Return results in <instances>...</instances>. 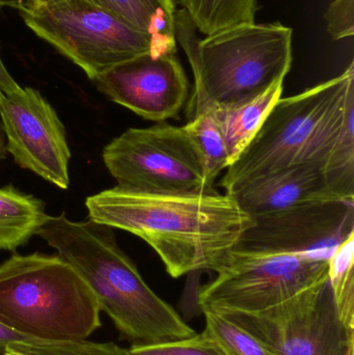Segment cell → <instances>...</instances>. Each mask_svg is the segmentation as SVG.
<instances>
[{"label": "cell", "mask_w": 354, "mask_h": 355, "mask_svg": "<svg viewBox=\"0 0 354 355\" xmlns=\"http://www.w3.org/2000/svg\"><path fill=\"white\" fill-rule=\"evenodd\" d=\"M202 288V311L255 313L328 281V260L308 254L236 248Z\"/></svg>", "instance_id": "7"}, {"label": "cell", "mask_w": 354, "mask_h": 355, "mask_svg": "<svg viewBox=\"0 0 354 355\" xmlns=\"http://www.w3.org/2000/svg\"><path fill=\"white\" fill-rule=\"evenodd\" d=\"M37 235L87 282L101 311L134 345L177 341L197 334L143 281L112 227L89 217L72 221L62 213L48 217Z\"/></svg>", "instance_id": "2"}, {"label": "cell", "mask_w": 354, "mask_h": 355, "mask_svg": "<svg viewBox=\"0 0 354 355\" xmlns=\"http://www.w3.org/2000/svg\"><path fill=\"white\" fill-rule=\"evenodd\" d=\"M33 0H0V8H10L18 10H29Z\"/></svg>", "instance_id": "27"}, {"label": "cell", "mask_w": 354, "mask_h": 355, "mask_svg": "<svg viewBox=\"0 0 354 355\" xmlns=\"http://www.w3.org/2000/svg\"><path fill=\"white\" fill-rule=\"evenodd\" d=\"M253 219L255 223L243 234L237 248L330 260L354 234V202H313Z\"/></svg>", "instance_id": "11"}, {"label": "cell", "mask_w": 354, "mask_h": 355, "mask_svg": "<svg viewBox=\"0 0 354 355\" xmlns=\"http://www.w3.org/2000/svg\"><path fill=\"white\" fill-rule=\"evenodd\" d=\"M19 14L28 28L91 81L127 60L152 52L149 35L94 0H58Z\"/></svg>", "instance_id": "6"}, {"label": "cell", "mask_w": 354, "mask_h": 355, "mask_svg": "<svg viewBox=\"0 0 354 355\" xmlns=\"http://www.w3.org/2000/svg\"><path fill=\"white\" fill-rule=\"evenodd\" d=\"M58 1V0H33L31 1V8L29 10H33V8H42V6H47V4L53 3V2Z\"/></svg>", "instance_id": "29"}, {"label": "cell", "mask_w": 354, "mask_h": 355, "mask_svg": "<svg viewBox=\"0 0 354 355\" xmlns=\"http://www.w3.org/2000/svg\"><path fill=\"white\" fill-rule=\"evenodd\" d=\"M324 17L328 33L334 41L354 35V0H335Z\"/></svg>", "instance_id": "24"}, {"label": "cell", "mask_w": 354, "mask_h": 355, "mask_svg": "<svg viewBox=\"0 0 354 355\" xmlns=\"http://www.w3.org/2000/svg\"><path fill=\"white\" fill-rule=\"evenodd\" d=\"M20 89V85L10 76V72L2 62L1 55H0V95H10V94L16 93Z\"/></svg>", "instance_id": "26"}, {"label": "cell", "mask_w": 354, "mask_h": 355, "mask_svg": "<svg viewBox=\"0 0 354 355\" xmlns=\"http://www.w3.org/2000/svg\"><path fill=\"white\" fill-rule=\"evenodd\" d=\"M8 152L6 148V137H4L3 128H2L1 120H0V160L6 159Z\"/></svg>", "instance_id": "28"}, {"label": "cell", "mask_w": 354, "mask_h": 355, "mask_svg": "<svg viewBox=\"0 0 354 355\" xmlns=\"http://www.w3.org/2000/svg\"><path fill=\"white\" fill-rule=\"evenodd\" d=\"M93 290L58 254H12L0 264V323L37 341H82L101 327Z\"/></svg>", "instance_id": "5"}, {"label": "cell", "mask_w": 354, "mask_h": 355, "mask_svg": "<svg viewBox=\"0 0 354 355\" xmlns=\"http://www.w3.org/2000/svg\"><path fill=\"white\" fill-rule=\"evenodd\" d=\"M206 329L227 355H269L255 337L218 313L203 311Z\"/></svg>", "instance_id": "21"}, {"label": "cell", "mask_w": 354, "mask_h": 355, "mask_svg": "<svg viewBox=\"0 0 354 355\" xmlns=\"http://www.w3.org/2000/svg\"><path fill=\"white\" fill-rule=\"evenodd\" d=\"M48 217L43 200L12 186L0 187V250L15 252L25 245Z\"/></svg>", "instance_id": "16"}, {"label": "cell", "mask_w": 354, "mask_h": 355, "mask_svg": "<svg viewBox=\"0 0 354 355\" xmlns=\"http://www.w3.org/2000/svg\"><path fill=\"white\" fill-rule=\"evenodd\" d=\"M191 119L183 126L201 159L206 179L213 185L216 178L230 166V157L218 119L209 107L191 110Z\"/></svg>", "instance_id": "18"}, {"label": "cell", "mask_w": 354, "mask_h": 355, "mask_svg": "<svg viewBox=\"0 0 354 355\" xmlns=\"http://www.w3.org/2000/svg\"><path fill=\"white\" fill-rule=\"evenodd\" d=\"M175 28L195 78L191 110L251 101L284 81L292 67L293 31L281 22L239 25L200 39L180 8Z\"/></svg>", "instance_id": "3"}, {"label": "cell", "mask_w": 354, "mask_h": 355, "mask_svg": "<svg viewBox=\"0 0 354 355\" xmlns=\"http://www.w3.org/2000/svg\"><path fill=\"white\" fill-rule=\"evenodd\" d=\"M89 218L147 242L174 279L218 270L255 223L230 194H147L114 187L89 196Z\"/></svg>", "instance_id": "1"}, {"label": "cell", "mask_w": 354, "mask_h": 355, "mask_svg": "<svg viewBox=\"0 0 354 355\" xmlns=\"http://www.w3.org/2000/svg\"><path fill=\"white\" fill-rule=\"evenodd\" d=\"M354 234L328 260V283L341 322L351 333L354 322Z\"/></svg>", "instance_id": "20"}, {"label": "cell", "mask_w": 354, "mask_h": 355, "mask_svg": "<svg viewBox=\"0 0 354 355\" xmlns=\"http://www.w3.org/2000/svg\"><path fill=\"white\" fill-rule=\"evenodd\" d=\"M214 313L251 334L269 355H354V333L339 318L328 281L267 310Z\"/></svg>", "instance_id": "9"}, {"label": "cell", "mask_w": 354, "mask_h": 355, "mask_svg": "<svg viewBox=\"0 0 354 355\" xmlns=\"http://www.w3.org/2000/svg\"><path fill=\"white\" fill-rule=\"evenodd\" d=\"M230 196L251 217L313 202L344 200L333 191L321 164H297L268 173L243 184Z\"/></svg>", "instance_id": "13"}, {"label": "cell", "mask_w": 354, "mask_h": 355, "mask_svg": "<svg viewBox=\"0 0 354 355\" xmlns=\"http://www.w3.org/2000/svg\"><path fill=\"white\" fill-rule=\"evenodd\" d=\"M353 95L351 62L339 76L297 95L281 98L247 149L227 168L222 181L226 193L281 168L324 164Z\"/></svg>", "instance_id": "4"}, {"label": "cell", "mask_w": 354, "mask_h": 355, "mask_svg": "<svg viewBox=\"0 0 354 355\" xmlns=\"http://www.w3.org/2000/svg\"><path fill=\"white\" fill-rule=\"evenodd\" d=\"M324 172L337 196L354 202V95L347 102L340 132L324 162Z\"/></svg>", "instance_id": "19"}, {"label": "cell", "mask_w": 354, "mask_h": 355, "mask_svg": "<svg viewBox=\"0 0 354 355\" xmlns=\"http://www.w3.org/2000/svg\"><path fill=\"white\" fill-rule=\"evenodd\" d=\"M6 152L20 168L60 189L70 185L66 129L51 104L33 87L0 95Z\"/></svg>", "instance_id": "10"}, {"label": "cell", "mask_w": 354, "mask_h": 355, "mask_svg": "<svg viewBox=\"0 0 354 355\" xmlns=\"http://www.w3.org/2000/svg\"><path fill=\"white\" fill-rule=\"evenodd\" d=\"M30 338L16 333L0 323V355H6L8 345L14 342H31Z\"/></svg>", "instance_id": "25"}, {"label": "cell", "mask_w": 354, "mask_h": 355, "mask_svg": "<svg viewBox=\"0 0 354 355\" xmlns=\"http://www.w3.org/2000/svg\"><path fill=\"white\" fill-rule=\"evenodd\" d=\"M197 31L213 35L232 27L255 23L258 0H176Z\"/></svg>", "instance_id": "17"}, {"label": "cell", "mask_w": 354, "mask_h": 355, "mask_svg": "<svg viewBox=\"0 0 354 355\" xmlns=\"http://www.w3.org/2000/svg\"><path fill=\"white\" fill-rule=\"evenodd\" d=\"M131 355H227L213 336L205 329L186 339L152 345H133Z\"/></svg>", "instance_id": "23"}, {"label": "cell", "mask_w": 354, "mask_h": 355, "mask_svg": "<svg viewBox=\"0 0 354 355\" xmlns=\"http://www.w3.org/2000/svg\"><path fill=\"white\" fill-rule=\"evenodd\" d=\"M98 91L145 120L175 118L186 104L189 85L176 53H145L93 80Z\"/></svg>", "instance_id": "12"}, {"label": "cell", "mask_w": 354, "mask_h": 355, "mask_svg": "<svg viewBox=\"0 0 354 355\" xmlns=\"http://www.w3.org/2000/svg\"><path fill=\"white\" fill-rule=\"evenodd\" d=\"M284 81L251 101L233 107H209L218 119L230 157V166L253 141L276 102L282 98Z\"/></svg>", "instance_id": "15"}, {"label": "cell", "mask_w": 354, "mask_h": 355, "mask_svg": "<svg viewBox=\"0 0 354 355\" xmlns=\"http://www.w3.org/2000/svg\"><path fill=\"white\" fill-rule=\"evenodd\" d=\"M152 39L153 55L176 53V0H94Z\"/></svg>", "instance_id": "14"}, {"label": "cell", "mask_w": 354, "mask_h": 355, "mask_svg": "<svg viewBox=\"0 0 354 355\" xmlns=\"http://www.w3.org/2000/svg\"><path fill=\"white\" fill-rule=\"evenodd\" d=\"M116 187L147 194H213L201 159L182 127L158 123L130 128L103 150Z\"/></svg>", "instance_id": "8"}, {"label": "cell", "mask_w": 354, "mask_h": 355, "mask_svg": "<svg viewBox=\"0 0 354 355\" xmlns=\"http://www.w3.org/2000/svg\"><path fill=\"white\" fill-rule=\"evenodd\" d=\"M8 350L19 355H131L114 343H94L82 341L45 342L33 340L31 342H14Z\"/></svg>", "instance_id": "22"}]
</instances>
